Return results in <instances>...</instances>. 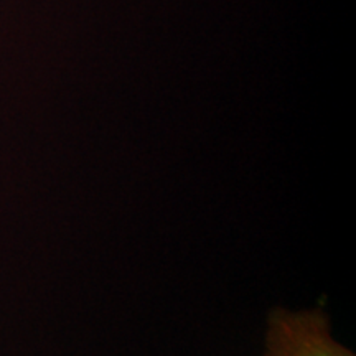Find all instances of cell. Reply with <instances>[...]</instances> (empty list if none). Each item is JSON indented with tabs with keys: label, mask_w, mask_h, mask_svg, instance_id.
<instances>
[{
	"label": "cell",
	"mask_w": 356,
	"mask_h": 356,
	"mask_svg": "<svg viewBox=\"0 0 356 356\" xmlns=\"http://www.w3.org/2000/svg\"><path fill=\"white\" fill-rule=\"evenodd\" d=\"M264 356H355L337 343L322 312L275 310L269 320Z\"/></svg>",
	"instance_id": "cell-1"
}]
</instances>
